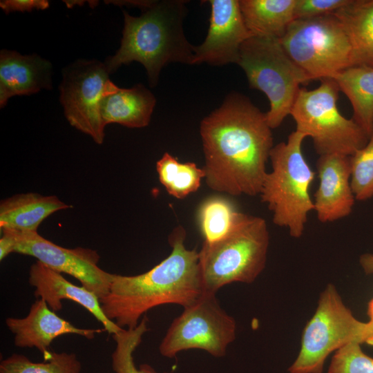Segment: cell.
<instances>
[{
    "mask_svg": "<svg viewBox=\"0 0 373 373\" xmlns=\"http://www.w3.org/2000/svg\"><path fill=\"white\" fill-rule=\"evenodd\" d=\"M140 17L124 10V28L120 47L106 58L109 74L123 64L141 63L151 86L157 85L161 70L171 63L193 64L194 51L182 28L185 1H153Z\"/></svg>",
    "mask_w": 373,
    "mask_h": 373,
    "instance_id": "3957f363",
    "label": "cell"
},
{
    "mask_svg": "<svg viewBox=\"0 0 373 373\" xmlns=\"http://www.w3.org/2000/svg\"><path fill=\"white\" fill-rule=\"evenodd\" d=\"M366 322L358 320L345 305L336 287L328 284L302 334L298 356L290 373H322L329 355L352 341L364 343Z\"/></svg>",
    "mask_w": 373,
    "mask_h": 373,
    "instance_id": "9c48e42d",
    "label": "cell"
},
{
    "mask_svg": "<svg viewBox=\"0 0 373 373\" xmlns=\"http://www.w3.org/2000/svg\"><path fill=\"white\" fill-rule=\"evenodd\" d=\"M156 171L167 193L177 199L196 192L205 178L203 168L194 162H180L169 153H165L156 162Z\"/></svg>",
    "mask_w": 373,
    "mask_h": 373,
    "instance_id": "cb8c5ba5",
    "label": "cell"
},
{
    "mask_svg": "<svg viewBox=\"0 0 373 373\" xmlns=\"http://www.w3.org/2000/svg\"><path fill=\"white\" fill-rule=\"evenodd\" d=\"M269 245L265 220L246 213L227 236L203 242L198 253L204 293L216 294L233 283H254L265 267Z\"/></svg>",
    "mask_w": 373,
    "mask_h": 373,
    "instance_id": "5b68a950",
    "label": "cell"
},
{
    "mask_svg": "<svg viewBox=\"0 0 373 373\" xmlns=\"http://www.w3.org/2000/svg\"><path fill=\"white\" fill-rule=\"evenodd\" d=\"M266 113L238 93L201 121L204 180L217 192L236 196L260 194L274 147Z\"/></svg>",
    "mask_w": 373,
    "mask_h": 373,
    "instance_id": "6da1fadb",
    "label": "cell"
},
{
    "mask_svg": "<svg viewBox=\"0 0 373 373\" xmlns=\"http://www.w3.org/2000/svg\"><path fill=\"white\" fill-rule=\"evenodd\" d=\"M209 27L204 41L193 47V64H237L243 43L251 37L238 0H210Z\"/></svg>",
    "mask_w": 373,
    "mask_h": 373,
    "instance_id": "4fadbf2b",
    "label": "cell"
},
{
    "mask_svg": "<svg viewBox=\"0 0 373 373\" xmlns=\"http://www.w3.org/2000/svg\"><path fill=\"white\" fill-rule=\"evenodd\" d=\"M52 88V65L36 54L23 55L3 49L0 52V107L16 95H30Z\"/></svg>",
    "mask_w": 373,
    "mask_h": 373,
    "instance_id": "e0dca14e",
    "label": "cell"
},
{
    "mask_svg": "<svg viewBox=\"0 0 373 373\" xmlns=\"http://www.w3.org/2000/svg\"><path fill=\"white\" fill-rule=\"evenodd\" d=\"M305 137L295 130L287 142L274 146L269 154L271 171L267 173L259 194L272 212L273 222L287 228L295 238L302 236L308 213L314 209L309 189L316 173L302 151Z\"/></svg>",
    "mask_w": 373,
    "mask_h": 373,
    "instance_id": "277c9868",
    "label": "cell"
},
{
    "mask_svg": "<svg viewBox=\"0 0 373 373\" xmlns=\"http://www.w3.org/2000/svg\"><path fill=\"white\" fill-rule=\"evenodd\" d=\"M148 330V318L144 316L135 328L123 329L113 335L116 347L112 354V367L115 373H158L148 364L137 368L133 361V354Z\"/></svg>",
    "mask_w": 373,
    "mask_h": 373,
    "instance_id": "484cf974",
    "label": "cell"
},
{
    "mask_svg": "<svg viewBox=\"0 0 373 373\" xmlns=\"http://www.w3.org/2000/svg\"><path fill=\"white\" fill-rule=\"evenodd\" d=\"M109 75L104 63L78 59L63 69L59 86V99L66 119L98 144L103 143L105 136L101 102L117 86Z\"/></svg>",
    "mask_w": 373,
    "mask_h": 373,
    "instance_id": "7c38bea8",
    "label": "cell"
},
{
    "mask_svg": "<svg viewBox=\"0 0 373 373\" xmlns=\"http://www.w3.org/2000/svg\"><path fill=\"white\" fill-rule=\"evenodd\" d=\"M183 308L162 340L160 354L173 358L182 351L199 349L216 357L225 355L236 338V322L221 307L216 294L204 293Z\"/></svg>",
    "mask_w": 373,
    "mask_h": 373,
    "instance_id": "30bf717a",
    "label": "cell"
},
{
    "mask_svg": "<svg viewBox=\"0 0 373 373\" xmlns=\"http://www.w3.org/2000/svg\"><path fill=\"white\" fill-rule=\"evenodd\" d=\"M333 79L352 107V119L370 136L373 132V68L353 66Z\"/></svg>",
    "mask_w": 373,
    "mask_h": 373,
    "instance_id": "7402d4cb",
    "label": "cell"
},
{
    "mask_svg": "<svg viewBox=\"0 0 373 373\" xmlns=\"http://www.w3.org/2000/svg\"><path fill=\"white\" fill-rule=\"evenodd\" d=\"M185 239V229L178 226L169 237L171 251L160 263L138 275L113 274L108 294L99 299L109 320L122 329H133L155 307L176 304L185 307L204 294L199 253L187 249Z\"/></svg>",
    "mask_w": 373,
    "mask_h": 373,
    "instance_id": "7a4b0ae2",
    "label": "cell"
},
{
    "mask_svg": "<svg viewBox=\"0 0 373 373\" xmlns=\"http://www.w3.org/2000/svg\"><path fill=\"white\" fill-rule=\"evenodd\" d=\"M350 0H296L295 19L330 15L347 5Z\"/></svg>",
    "mask_w": 373,
    "mask_h": 373,
    "instance_id": "f1b7e54d",
    "label": "cell"
},
{
    "mask_svg": "<svg viewBox=\"0 0 373 373\" xmlns=\"http://www.w3.org/2000/svg\"><path fill=\"white\" fill-rule=\"evenodd\" d=\"M361 344L352 341L336 351L327 373H373V358L362 350Z\"/></svg>",
    "mask_w": 373,
    "mask_h": 373,
    "instance_id": "83f0119b",
    "label": "cell"
},
{
    "mask_svg": "<svg viewBox=\"0 0 373 373\" xmlns=\"http://www.w3.org/2000/svg\"><path fill=\"white\" fill-rule=\"evenodd\" d=\"M70 207L56 195L32 192L17 194L1 201L0 228L37 231L39 224L49 216Z\"/></svg>",
    "mask_w": 373,
    "mask_h": 373,
    "instance_id": "d6986e66",
    "label": "cell"
},
{
    "mask_svg": "<svg viewBox=\"0 0 373 373\" xmlns=\"http://www.w3.org/2000/svg\"><path fill=\"white\" fill-rule=\"evenodd\" d=\"M251 88L262 91L269 102L266 113L271 129L290 115L303 84L312 80L287 54L280 39L251 36L242 45L237 63Z\"/></svg>",
    "mask_w": 373,
    "mask_h": 373,
    "instance_id": "8992f818",
    "label": "cell"
},
{
    "mask_svg": "<svg viewBox=\"0 0 373 373\" xmlns=\"http://www.w3.org/2000/svg\"><path fill=\"white\" fill-rule=\"evenodd\" d=\"M243 215L229 198L214 195L205 198L197 212L203 242L212 243L227 236Z\"/></svg>",
    "mask_w": 373,
    "mask_h": 373,
    "instance_id": "603a6c76",
    "label": "cell"
},
{
    "mask_svg": "<svg viewBox=\"0 0 373 373\" xmlns=\"http://www.w3.org/2000/svg\"><path fill=\"white\" fill-rule=\"evenodd\" d=\"M296 0H239L245 25L251 36L280 39L295 20Z\"/></svg>",
    "mask_w": 373,
    "mask_h": 373,
    "instance_id": "ffe728a7",
    "label": "cell"
},
{
    "mask_svg": "<svg viewBox=\"0 0 373 373\" xmlns=\"http://www.w3.org/2000/svg\"><path fill=\"white\" fill-rule=\"evenodd\" d=\"M320 81L317 88H300L290 113L296 131L312 138L319 155L351 156L366 144L369 135L352 118L339 111L340 90L336 82L331 78Z\"/></svg>",
    "mask_w": 373,
    "mask_h": 373,
    "instance_id": "52a82bcc",
    "label": "cell"
},
{
    "mask_svg": "<svg viewBox=\"0 0 373 373\" xmlns=\"http://www.w3.org/2000/svg\"><path fill=\"white\" fill-rule=\"evenodd\" d=\"M333 14L349 37L355 66L373 68V0H350Z\"/></svg>",
    "mask_w": 373,
    "mask_h": 373,
    "instance_id": "44dd1931",
    "label": "cell"
},
{
    "mask_svg": "<svg viewBox=\"0 0 373 373\" xmlns=\"http://www.w3.org/2000/svg\"><path fill=\"white\" fill-rule=\"evenodd\" d=\"M6 324L14 334V343L21 348H36L45 360L51 354L49 347L56 338L64 334H77L92 339L104 329L75 327L52 311L42 298H37L23 318H7Z\"/></svg>",
    "mask_w": 373,
    "mask_h": 373,
    "instance_id": "9a60e30c",
    "label": "cell"
},
{
    "mask_svg": "<svg viewBox=\"0 0 373 373\" xmlns=\"http://www.w3.org/2000/svg\"><path fill=\"white\" fill-rule=\"evenodd\" d=\"M280 41L289 57L312 81L333 79L355 66L349 37L333 13L295 19Z\"/></svg>",
    "mask_w": 373,
    "mask_h": 373,
    "instance_id": "ba28073f",
    "label": "cell"
},
{
    "mask_svg": "<svg viewBox=\"0 0 373 373\" xmlns=\"http://www.w3.org/2000/svg\"><path fill=\"white\" fill-rule=\"evenodd\" d=\"M316 169L319 184L313 202L318 220L325 223L349 216L356 200L351 186L350 156L319 155Z\"/></svg>",
    "mask_w": 373,
    "mask_h": 373,
    "instance_id": "5bb4252c",
    "label": "cell"
},
{
    "mask_svg": "<svg viewBox=\"0 0 373 373\" xmlns=\"http://www.w3.org/2000/svg\"><path fill=\"white\" fill-rule=\"evenodd\" d=\"M81 370L76 354L66 352H51L41 363L32 362L22 354H12L0 363V373H79Z\"/></svg>",
    "mask_w": 373,
    "mask_h": 373,
    "instance_id": "d4e9b609",
    "label": "cell"
},
{
    "mask_svg": "<svg viewBox=\"0 0 373 373\" xmlns=\"http://www.w3.org/2000/svg\"><path fill=\"white\" fill-rule=\"evenodd\" d=\"M156 99L143 84L130 88L117 86L106 94L100 105L104 126L117 123L128 128H142L149 125Z\"/></svg>",
    "mask_w": 373,
    "mask_h": 373,
    "instance_id": "ac0fdd59",
    "label": "cell"
},
{
    "mask_svg": "<svg viewBox=\"0 0 373 373\" xmlns=\"http://www.w3.org/2000/svg\"><path fill=\"white\" fill-rule=\"evenodd\" d=\"M0 7L6 14L15 11L30 12L47 9L49 2L46 0H1Z\"/></svg>",
    "mask_w": 373,
    "mask_h": 373,
    "instance_id": "f546056e",
    "label": "cell"
},
{
    "mask_svg": "<svg viewBox=\"0 0 373 373\" xmlns=\"http://www.w3.org/2000/svg\"><path fill=\"white\" fill-rule=\"evenodd\" d=\"M367 315L369 321L366 322L363 343L373 346V298L368 303Z\"/></svg>",
    "mask_w": 373,
    "mask_h": 373,
    "instance_id": "4dcf8cb0",
    "label": "cell"
},
{
    "mask_svg": "<svg viewBox=\"0 0 373 373\" xmlns=\"http://www.w3.org/2000/svg\"><path fill=\"white\" fill-rule=\"evenodd\" d=\"M359 263L366 274H373V253L361 255L359 258Z\"/></svg>",
    "mask_w": 373,
    "mask_h": 373,
    "instance_id": "1f68e13d",
    "label": "cell"
},
{
    "mask_svg": "<svg viewBox=\"0 0 373 373\" xmlns=\"http://www.w3.org/2000/svg\"><path fill=\"white\" fill-rule=\"evenodd\" d=\"M28 281L35 288V296L44 299L52 311H60L61 300H70L88 310L109 334L113 335L123 329L105 316L95 294L83 286L71 283L61 273L37 260L30 267Z\"/></svg>",
    "mask_w": 373,
    "mask_h": 373,
    "instance_id": "2e32d148",
    "label": "cell"
},
{
    "mask_svg": "<svg viewBox=\"0 0 373 373\" xmlns=\"http://www.w3.org/2000/svg\"><path fill=\"white\" fill-rule=\"evenodd\" d=\"M351 186L355 199L373 197V132L366 144L350 156Z\"/></svg>",
    "mask_w": 373,
    "mask_h": 373,
    "instance_id": "4316f807",
    "label": "cell"
},
{
    "mask_svg": "<svg viewBox=\"0 0 373 373\" xmlns=\"http://www.w3.org/2000/svg\"><path fill=\"white\" fill-rule=\"evenodd\" d=\"M1 231V260L12 253L30 256L55 271L75 278L99 299L108 294L113 274L99 267L100 256L97 251L80 247L65 248L37 231Z\"/></svg>",
    "mask_w": 373,
    "mask_h": 373,
    "instance_id": "8fae6325",
    "label": "cell"
}]
</instances>
